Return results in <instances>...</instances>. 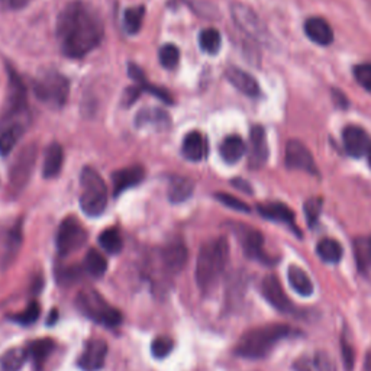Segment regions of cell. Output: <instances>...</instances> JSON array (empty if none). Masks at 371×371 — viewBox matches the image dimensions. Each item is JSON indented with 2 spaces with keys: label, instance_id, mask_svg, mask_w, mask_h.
Wrapping results in <instances>:
<instances>
[{
  "label": "cell",
  "instance_id": "31",
  "mask_svg": "<svg viewBox=\"0 0 371 371\" xmlns=\"http://www.w3.org/2000/svg\"><path fill=\"white\" fill-rule=\"evenodd\" d=\"M316 253L322 261L335 264L342 258L344 250L338 241H335L332 238H323L317 243Z\"/></svg>",
  "mask_w": 371,
  "mask_h": 371
},
{
  "label": "cell",
  "instance_id": "46",
  "mask_svg": "<svg viewBox=\"0 0 371 371\" xmlns=\"http://www.w3.org/2000/svg\"><path fill=\"white\" fill-rule=\"evenodd\" d=\"M139 95H141V87H139V86H131L129 88H126L125 95H123V99H122L123 105L125 106H131L132 103L136 102Z\"/></svg>",
  "mask_w": 371,
  "mask_h": 371
},
{
  "label": "cell",
  "instance_id": "17",
  "mask_svg": "<svg viewBox=\"0 0 371 371\" xmlns=\"http://www.w3.org/2000/svg\"><path fill=\"white\" fill-rule=\"evenodd\" d=\"M189 253L183 243H171L166 245L160 253V260L164 270L168 274L180 273L188 263Z\"/></svg>",
  "mask_w": 371,
  "mask_h": 371
},
{
  "label": "cell",
  "instance_id": "29",
  "mask_svg": "<svg viewBox=\"0 0 371 371\" xmlns=\"http://www.w3.org/2000/svg\"><path fill=\"white\" fill-rule=\"evenodd\" d=\"M53 351H54V342L50 338L35 340L26 348L28 357L32 360L36 370H41L44 367L46 358L51 355Z\"/></svg>",
  "mask_w": 371,
  "mask_h": 371
},
{
  "label": "cell",
  "instance_id": "26",
  "mask_svg": "<svg viewBox=\"0 0 371 371\" xmlns=\"http://www.w3.org/2000/svg\"><path fill=\"white\" fill-rule=\"evenodd\" d=\"M245 143L244 139L238 135L226 136L219 146V154L222 160L228 164L238 163L245 154Z\"/></svg>",
  "mask_w": 371,
  "mask_h": 371
},
{
  "label": "cell",
  "instance_id": "44",
  "mask_svg": "<svg viewBox=\"0 0 371 371\" xmlns=\"http://www.w3.org/2000/svg\"><path fill=\"white\" fill-rule=\"evenodd\" d=\"M355 80L368 91H371V63L358 64L354 68Z\"/></svg>",
  "mask_w": 371,
  "mask_h": 371
},
{
  "label": "cell",
  "instance_id": "12",
  "mask_svg": "<svg viewBox=\"0 0 371 371\" xmlns=\"http://www.w3.org/2000/svg\"><path fill=\"white\" fill-rule=\"evenodd\" d=\"M108 355V344L103 340L95 338L86 342L81 355L78 357L77 365L83 371H99L105 365Z\"/></svg>",
  "mask_w": 371,
  "mask_h": 371
},
{
  "label": "cell",
  "instance_id": "47",
  "mask_svg": "<svg viewBox=\"0 0 371 371\" xmlns=\"http://www.w3.org/2000/svg\"><path fill=\"white\" fill-rule=\"evenodd\" d=\"M29 2H31V0H0V4H2V6L5 9H9V11L24 9Z\"/></svg>",
  "mask_w": 371,
  "mask_h": 371
},
{
  "label": "cell",
  "instance_id": "49",
  "mask_svg": "<svg viewBox=\"0 0 371 371\" xmlns=\"http://www.w3.org/2000/svg\"><path fill=\"white\" fill-rule=\"evenodd\" d=\"M57 317H59V310H57V309H53V310L50 312L49 319H46V325H49V327H53V325L57 322Z\"/></svg>",
  "mask_w": 371,
  "mask_h": 371
},
{
  "label": "cell",
  "instance_id": "23",
  "mask_svg": "<svg viewBox=\"0 0 371 371\" xmlns=\"http://www.w3.org/2000/svg\"><path fill=\"white\" fill-rule=\"evenodd\" d=\"M136 128H148L153 126L158 131L167 129L170 126V116L167 112L158 108H146L141 109L135 116Z\"/></svg>",
  "mask_w": 371,
  "mask_h": 371
},
{
  "label": "cell",
  "instance_id": "38",
  "mask_svg": "<svg viewBox=\"0 0 371 371\" xmlns=\"http://www.w3.org/2000/svg\"><path fill=\"white\" fill-rule=\"evenodd\" d=\"M22 241V228L21 223H16L12 229L8 230L6 240H5V258L8 260L9 257H15V254L19 250Z\"/></svg>",
  "mask_w": 371,
  "mask_h": 371
},
{
  "label": "cell",
  "instance_id": "4",
  "mask_svg": "<svg viewBox=\"0 0 371 371\" xmlns=\"http://www.w3.org/2000/svg\"><path fill=\"white\" fill-rule=\"evenodd\" d=\"M80 206L87 216H101L108 205V188L102 176L91 167H84L80 176Z\"/></svg>",
  "mask_w": 371,
  "mask_h": 371
},
{
  "label": "cell",
  "instance_id": "45",
  "mask_svg": "<svg viewBox=\"0 0 371 371\" xmlns=\"http://www.w3.org/2000/svg\"><path fill=\"white\" fill-rule=\"evenodd\" d=\"M342 357H344V365L347 371L352 370L354 365V351L350 342H347L345 340H342Z\"/></svg>",
  "mask_w": 371,
  "mask_h": 371
},
{
  "label": "cell",
  "instance_id": "36",
  "mask_svg": "<svg viewBox=\"0 0 371 371\" xmlns=\"http://www.w3.org/2000/svg\"><path fill=\"white\" fill-rule=\"evenodd\" d=\"M146 15L144 6H136V8H128L123 12V26L128 34H136L143 26Z\"/></svg>",
  "mask_w": 371,
  "mask_h": 371
},
{
  "label": "cell",
  "instance_id": "32",
  "mask_svg": "<svg viewBox=\"0 0 371 371\" xmlns=\"http://www.w3.org/2000/svg\"><path fill=\"white\" fill-rule=\"evenodd\" d=\"M354 257L360 271L371 270V237H360L354 241Z\"/></svg>",
  "mask_w": 371,
  "mask_h": 371
},
{
  "label": "cell",
  "instance_id": "1",
  "mask_svg": "<svg viewBox=\"0 0 371 371\" xmlns=\"http://www.w3.org/2000/svg\"><path fill=\"white\" fill-rule=\"evenodd\" d=\"M105 25L99 12L81 0L64 6L57 19V39L66 57L81 59L101 45Z\"/></svg>",
  "mask_w": 371,
  "mask_h": 371
},
{
  "label": "cell",
  "instance_id": "39",
  "mask_svg": "<svg viewBox=\"0 0 371 371\" xmlns=\"http://www.w3.org/2000/svg\"><path fill=\"white\" fill-rule=\"evenodd\" d=\"M39 313H41L39 305L36 302H31L22 312L11 316V319L14 322H18L19 325H22V327H29V325H32L34 322L38 320Z\"/></svg>",
  "mask_w": 371,
  "mask_h": 371
},
{
  "label": "cell",
  "instance_id": "18",
  "mask_svg": "<svg viewBox=\"0 0 371 371\" xmlns=\"http://www.w3.org/2000/svg\"><path fill=\"white\" fill-rule=\"evenodd\" d=\"M146 177V170L143 166H131L121 168L112 174L113 183V195L119 196L125 190L138 186Z\"/></svg>",
  "mask_w": 371,
  "mask_h": 371
},
{
  "label": "cell",
  "instance_id": "22",
  "mask_svg": "<svg viewBox=\"0 0 371 371\" xmlns=\"http://www.w3.org/2000/svg\"><path fill=\"white\" fill-rule=\"evenodd\" d=\"M305 34L317 45H330L334 41V31L331 25L322 18H309L305 22Z\"/></svg>",
  "mask_w": 371,
  "mask_h": 371
},
{
  "label": "cell",
  "instance_id": "34",
  "mask_svg": "<svg viewBox=\"0 0 371 371\" xmlns=\"http://www.w3.org/2000/svg\"><path fill=\"white\" fill-rule=\"evenodd\" d=\"M28 358L26 350L12 348L0 357V371H21Z\"/></svg>",
  "mask_w": 371,
  "mask_h": 371
},
{
  "label": "cell",
  "instance_id": "43",
  "mask_svg": "<svg viewBox=\"0 0 371 371\" xmlns=\"http://www.w3.org/2000/svg\"><path fill=\"white\" fill-rule=\"evenodd\" d=\"M320 212H322V199L312 198V199H309L306 202L305 213H306V219H308L309 226H315L316 225Z\"/></svg>",
  "mask_w": 371,
  "mask_h": 371
},
{
  "label": "cell",
  "instance_id": "16",
  "mask_svg": "<svg viewBox=\"0 0 371 371\" xmlns=\"http://www.w3.org/2000/svg\"><path fill=\"white\" fill-rule=\"evenodd\" d=\"M268 160V147L265 139V131L263 126L255 125L250 132V157L248 164L251 168H261Z\"/></svg>",
  "mask_w": 371,
  "mask_h": 371
},
{
  "label": "cell",
  "instance_id": "42",
  "mask_svg": "<svg viewBox=\"0 0 371 371\" xmlns=\"http://www.w3.org/2000/svg\"><path fill=\"white\" fill-rule=\"evenodd\" d=\"M215 198H216V200H219L222 205H225V206L229 208V209H234V210H238V212H245V213L251 210L250 206H248L245 202L240 200L238 198L232 196V195H228V193H216Z\"/></svg>",
  "mask_w": 371,
  "mask_h": 371
},
{
  "label": "cell",
  "instance_id": "8",
  "mask_svg": "<svg viewBox=\"0 0 371 371\" xmlns=\"http://www.w3.org/2000/svg\"><path fill=\"white\" fill-rule=\"evenodd\" d=\"M36 156H38V148L35 146L25 147L18 154L9 173V189L12 193L18 195L26 188V184L35 168Z\"/></svg>",
  "mask_w": 371,
  "mask_h": 371
},
{
  "label": "cell",
  "instance_id": "25",
  "mask_svg": "<svg viewBox=\"0 0 371 371\" xmlns=\"http://www.w3.org/2000/svg\"><path fill=\"white\" fill-rule=\"evenodd\" d=\"M257 210L265 219H270V220H274V222H282V223H286V225L296 229L295 213L285 203H280V202L264 203V205H260L257 208Z\"/></svg>",
  "mask_w": 371,
  "mask_h": 371
},
{
  "label": "cell",
  "instance_id": "33",
  "mask_svg": "<svg viewBox=\"0 0 371 371\" xmlns=\"http://www.w3.org/2000/svg\"><path fill=\"white\" fill-rule=\"evenodd\" d=\"M84 270L93 277H102L108 270V260L95 248H90L84 257Z\"/></svg>",
  "mask_w": 371,
  "mask_h": 371
},
{
  "label": "cell",
  "instance_id": "6",
  "mask_svg": "<svg viewBox=\"0 0 371 371\" xmlns=\"http://www.w3.org/2000/svg\"><path fill=\"white\" fill-rule=\"evenodd\" d=\"M76 306L86 317L103 327L115 328L122 322L121 310L111 306L101 293L93 289L80 292L76 298Z\"/></svg>",
  "mask_w": 371,
  "mask_h": 371
},
{
  "label": "cell",
  "instance_id": "3",
  "mask_svg": "<svg viewBox=\"0 0 371 371\" xmlns=\"http://www.w3.org/2000/svg\"><path fill=\"white\" fill-rule=\"evenodd\" d=\"M229 261V244L226 238L219 237L205 243L200 247L196 261V282L202 292H210Z\"/></svg>",
  "mask_w": 371,
  "mask_h": 371
},
{
  "label": "cell",
  "instance_id": "19",
  "mask_svg": "<svg viewBox=\"0 0 371 371\" xmlns=\"http://www.w3.org/2000/svg\"><path fill=\"white\" fill-rule=\"evenodd\" d=\"M295 371H337L335 361L327 352L316 351L298 358L293 364Z\"/></svg>",
  "mask_w": 371,
  "mask_h": 371
},
{
  "label": "cell",
  "instance_id": "48",
  "mask_svg": "<svg viewBox=\"0 0 371 371\" xmlns=\"http://www.w3.org/2000/svg\"><path fill=\"white\" fill-rule=\"evenodd\" d=\"M232 184L235 186L237 189H241V190H244L245 193H251V188L250 186L244 181V180H241V178H235V180H232Z\"/></svg>",
  "mask_w": 371,
  "mask_h": 371
},
{
  "label": "cell",
  "instance_id": "13",
  "mask_svg": "<svg viewBox=\"0 0 371 371\" xmlns=\"http://www.w3.org/2000/svg\"><path fill=\"white\" fill-rule=\"evenodd\" d=\"M286 166L290 170H300L309 174H316V164L310 151L296 139L288 143L286 146Z\"/></svg>",
  "mask_w": 371,
  "mask_h": 371
},
{
  "label": "cell",
  "instance_id": "50",
  "mask_svg": "<svg viewBox=\"0 0 371 371\" xmlns=\"http://www.w3.org/2000/svg\"><path fill=\"white\" fill-rule=\"evenodd\" d=\"M367 157H368V164H370V167H371V146H370V148H368V151H367Z\"/></svg>",
  "mask_w": 371,
  "mask_h": 371
},
{
  "label": "cell",
  "instance_id": "30",
  "mask_svg": "<svg viewBox=\"0 0 371 371\" xmlns=\"http://www.w3.org/2000/svg\"><path fill=\"white\" fill-rule=\"evenodd\" d=\"M289 283L292 289L300 296H310L313 293V283L305 270L298 265H290L288 271Z\"/></svg>",
  "mask_w": 371,
  "mask_h": 371
},
{
  "label": "cell",
  "instance_id": "5",
  "mask_svg": "<svg viewBox=\"0 0 371 371\" xmlns=\"http://www.w3.org/2000/svg\"><path fill=\"white\" fill-rule=\"evenodd\" d=\"M34 93L39 102L53 109H61L70 95V81L56 70H49L34 80Z\"/></svg>",
  "mask_w": 371,
  "mask_h": 371
},
{
  "label": "cell",
  "instance_id": "21",
  "mask_svg": "<svg viewBox=\"0 0 371 371\" xmlns=\"http://www.w3.org/2000/svg\"><path fill=\"white\" fill-rule=\"evenodd\" d=\"M206 151H208L206 141L200 132L192 131L184 136L181 153L186 160L193 161V163L202 161L206 157Z\"/></svg>",
  "mask_w": 371,
  "mask_h": 371
},
{
  "label": "cell",
  "instance_id": "37",
  "mask_svg": "<svg viewBox=\"0 0 371 371\" xmlns=\"http://www.w3.org/2000/svg\"><path fill=\"white\" fill-rule=\"evenodd\" d=\"M220 44H222V38L220 34L213 29V28H208L203 29L199 34V45L200 49L208 53V54H216L220 49Z\"/></svg>",
  "mask_w": 371,
  "mask_h": 371
},
{
  "label": "cell",
  "instance_id": "7",
  "mask_svg": "<svg viewBox=\"0 0 371 371\" xmlns=\"http://www.w3.org/2000/svg\"><path fill=\"white\" fill-rule=\"evenodd\" d=\"M9 71V93H8V106L5 111V116L0 126L11 123L12 119L15 122H22L21 116L28 112V91L22 81V78L16 74V71L8 67Z\"/></svg>",
  "mask_w": 371,
  "mask_h": 371
},
{
  "label": "cell",
  "instance_id": "41",
  "mask_svg": "<svg viewBox=\"0 0 371 371\" xmlns=\"http://www.w3.org/2000/svg\"><path fill=\"white\" fill-rule=\"evenodd\" d=\"M174 348V341L170 337H157L151 344V354L157 360L166 358Z\"/></svg>",
  "mask_w": 371,
  "mask_h": 371
},
{
  "label": "cell",
  "instance_id": "35",
  "mask_svg": "<svg viewBox=\"0 0 371 371\" xmlns=\"http://www.w3.org/2000/svg\"><path fill=\"white\" fill-rule=\"evenodd\" d=\"M99 244L106 253L112 255L119 254L123 248V240L121 237V232L116 228L105 229L99 237Z\"/></svg>",
  "mask_w": 371,
  "mask_h": 371
},
{
  "label": "cell",
  "instance_id": "20",
  "mask_svg": "<svg viewBox=\"0 0 371 371\" xmlns=\"http://www.w3.org/2000/svg\"><path fill=\"white\" fill-rule=\"evenodd\" d=\"M225 76H226L228 81L237 90H240L243 95H245L248 98H257L260 95V86H258L257 80L247 71H244L238 67H228L225 71Z\"/></svg>",
  "mask_w": 371,
  "mask_h": 371
},
{
  "label": "cell",
  "instance_id": "27",
  "mask_svg": "<svg viewBox=\"0 0 371 371\" xmlns=\"http://www.w3.org/2000/svg\"><path fill=\"white\" fill-rule=\"evenodd\" d=\"M195 184L190 178L183 176H173L168 184V200L171 203H183L192 198Z\"/></svg>",
  "mask_w": 371,
  "mask_h": 371
},
{
  "label": "cell",
  "instance_id": "15",
  "mask_svg": "<svg viewBox=\"0 0 371 371\" xmlns=\"http://www.w3.org/2000/svg\"><path fill=\"white\" fill-rule=\"evenodd\" d=\"M342 141H344L345 151L354 158H360L365 156L371 146L367 132L362 128L355 125H350L344 129Z\"/></svg>",
  "mask_w": 371,
  "mask_h": 371
},
{
  "label": "cell",
  "instance_id": "28",
  "mask_svg": "<svg viewBox=\"0 0 371 371\" xmlns=\"http://www.w3.org/2000/svg\"><path fill=\"white\" fill-rule=\"evenodd\" d=\"M64 161V151L59 143H53L45 151L42 174L45 178H54L60 174Z\"/></svg>",
  "mask_w": 371,
  "mask_h": 371
},
{
  "label": "cell",
  "instance_id": "10",
  "mask_svg": "<svg viewBox=\"0 0 371 371\" xmlns=\"http://www.w3.org/2000/svg\"><path fill=\"white\" fill-rule=\"evenodd\" d=\"M261 293H263L264 299L278 312L286 313V315L296 313V306L292 303V300L286 295L277 275L268 274L264 277V280L261 283Z\"/></svg>",
  "mask_w": 371,
  "mask_h": 371
},
{
  "label": "cell",
  "instance_id": "14",
  "mask_svg": "<svg viewBox=\"0 0 371 371\" xmlns=\"http://www.w3.org/2000/svg\"><path fill=\"white\" fill-rule=\"evenodd\" d=\"M240 240L244 248V253L248 258L264 263V264H273L274 260L265 253L264 250V238L261 235V232L253 228H241L240 232Z\"/></svg>",
  "mask_w": 371,
  "mask_h": 371
},
{
  "label": "cell",
  "instance_id": "2",
  "mask_svg": "<svg viewBox=\"0 0 371 371\" xmlns=\"http://www.w3.org/2000/svg\"><path fill=\"white\" fill-rule=\"evenodd\" d=\"M299 335L298 331L283 323H270L244 332L235 347V354L247 360L265 358L273 348L288 338Z\"/></svg>",
  "mask_w": 371,
  "mask_h": 371
},
{
  "label": "cell",
  "instance_id": "24",
  "mask_svg": "<svg viewBox=\"0 0 371 371\" xmlns=\"http://www.w3.org/2000/svg\"><path fill=\"white\" fill-rule=\"evenodd\" d=\"M24 132V122H14L0 126V156L8 157L15 148V146L21 141Z\"/></svg>",
  "mask_w": 371,
  "mask_h": 371
},
{
  "label": "cell",
  "instance_id": "9",
  "mask_svg": "<svg viewBox=\"0 0 371 371\" xmlns=\"http://www.w3.org/2000/svg\"><path fill=\"white\" fill-rule=\"evenodd\" d=\"M87 241V230L76 218H67L61 222L57 232V250L60 255H70L78 251Z\"/></svg>",
  "mask_w": 371,
  "mask_h": 371
},
{
  "label": "cell",
  "instance_id": "40",
  "mask_svg": "<svg viewBox=\"0 0 371 371\" xmlns=\"http://www.w3.org/2000/svg\"><path fill=\"white\" fill-rule=\"evenodd\" d=\"M158 59H160V63L164 68H168V70H173L178 66V61H180V51L176 45L173 44H167L164 45L163 49L160 50L158 53Z\"/></svg>",
  "mask_w": 371,
  "mask_h": 371
},
{
  "label": "cell",
  "instance_id": "11",
  "mask_svg": "<svg viewBox=\"0 0 371 371\" xmlns=\"http://www.w3.org/2000/svg\"><path fill=\"white\" fill-rule=\"evenodd\" d=\"M230 14L237 26L241 31H244L248 36L260 42H265L268 39L267 28L250 8L244 5H234L230 8Z\"/></svg>",
  "mask_w": 371,
  "mask_h": 371
}]
</instances>
